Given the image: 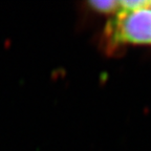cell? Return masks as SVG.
<instances>
[{
	"label": "cell",
	"instance_id": "obj_2",
	"mask_svg": "<svg viewBox=\"0 0 151 151\" xmlns=\"http://www.w3.org/2000/svg\"><path fill=\"white\" fill-rule=\"evenodd\" d=\"M89 4L98 12L104 14H116L120 9V1L108 0V1H90Z\"/></svg>",
	"mask_w": 151,
	"mask_h": 151
},
{
	"label": "cell",
	"instance_id": "obj_1",
	"mask_svg": "<svg viewBox=\"0 0 151 151\" xmlns=\"http://www.w3.org/2000/svg\"><path fill=\"white\" fill-rule=\"evenodd\" d=\"M108 44L151 45V1H120V9L105 31Z\"/></svg>",
	"mask_w": 151,
	"mask_h": 151
}]
</instances>
